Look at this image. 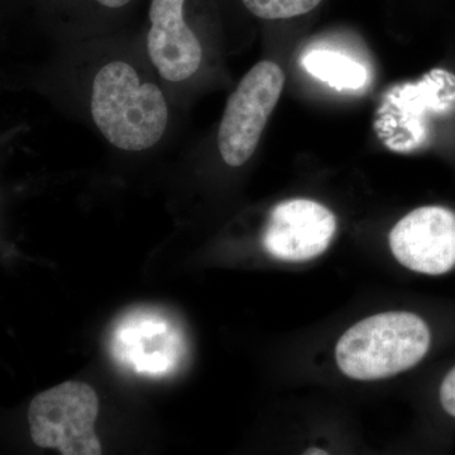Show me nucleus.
Instances as JSON below:
<instances>
[{
	"mask_svg": "<svg viewBox=\"0 0 455 455\" xmlns=\"http://www.w3.org/2000/svg\"><path fill=\"white\" fill-rule=\"evenodd\" d=\"M90 112L104 139L125 152L152 148L169 124L163 90L125 61L108 62L95 75Z\"/></svg>",
	"mask_w": 455,
	"mask_h": 455,
	"instance_id": "1",
	"label": "nucleus"
},
{
	"mask_svg": "<svg viewBox=\"0 0 455 455\" xmlns=\"http://www.w3.org/2000/svg\"><path fill=\"white\" fill-rule=\"evenodd\" d=\"M429 347L430 331L421 317L390 311L349 328L338 340L335 359L349 379L374 381L416 366Z\"/></svg>",
	"mask_w": 455,
	"mask_h": 455,
	"instance_id": "2",
	"label": "nucleus"
},
{
	"mask_svg": "<svg viewBox=\"0 0 455 455\" xmlns=\"http://www.w3.org/2000/svg\"><path fill=\"white\" fill-rule=\"evenodd\" d=\"M98 414L94 388L83 382L61 383L33 398L28 409L32 440L62 455H100L94 430Z\"/></svg>",
	"mask_w": 455,
	"mask_h": 455,
	"instance_id": "3",
	"label": "nucleus"
},
{
	"mask_svg": "<svg viewBox=\"0 0 455 455\" xmlns=\"http://www.w3.org/2000/svg\"><path fill=\"white\" fill-rule=\"evenodd\" d=\"M283 68L274 61L253 66L233 94L218 131V148L224 163L239 167L250 161L284 86Z\"/></svg>",
	"mask_w": 455,
	"mask_h": 455,
	"instance_id": "4",
	"label": "nucleus"
},
{
	"mask_svg": "<svg viewBox=\"0 0 455 455\" xmlns=\"http://www.w3.org/2000/svg\"><path fill=\"white\" fill-rule=\"evenodd\" d=\"M206 0H151L147 49L164 82L182 83L197 73L203 47L194 17Z\"/></svg>",
	"mask_w": 455,
	"mask_h": 455,
	"instance_id": "5",
	"label": "nucleus"
},
{
	"mask_svg": "<svg viewBox=\"0 0 455 455\" xmlns=\"http://www.w3.org/2000/svg\"><path fill=\"white\" fill-rule=\"evenodd\" d=\"M398 262L419 274L439 276L455 267V214L443 206L415 209L390 233Z\"/></svg>",
	"mask_w": 455,
	"mask_h": 455,
	"instance_id": "6",
	"label": "nucleus"
},
{
	"mask_svg": "<svg viewBox=\"0 0 455 455\" xmlns=\"http://www.w3.org/2000/svg\"><path fill=\"white\" fill-rule=\"evenodd\" d=\"M337 230L333 212L307 199L287 200L275 206L263 233V245L275 259L302 262L328 250Z\"/></svg>",
	"mask_w": 455,
	"mask_h": 455,
	"instance_id": "7",
	"label": "nucleus"
},
{
	"mask_svg": "<svg viewBox=\"0 0 455 455\" xmlns=\"http://www.w3.org/2000/svg\"><path fill=\"white\" fill-rule=\"evenodd\" d=\"M307 73L335 89L362 88L367 83L366 68L349 57L329 51H313L302 59Z\"/></svg>",
	"mask_w": 455,
	"mask_h": 455,
	"instance_id": "8",
	"label": "nucleus"
},
{
	"mask_svg": "<svg viewBox=\"0 0 455 455\" xmlns=\"http://www.w3.org/2000/svg\"><path fill=\"white\" fill-rule=\"evenodd\" d=\"M247 13L260 20L280 22L304 17L324 0H238Z\"/></svg>",
	"mask_w": 455,
	"mask_h": 455,
	"instance_id": "9",
	"label": "nucleus"
},
{
	"mask_svg": "<svg viewBox=\"0 0 455 455\" xmlns=\"http://www.w3.org/2000/svg\"><path fill=\"white\" fill-rule=\"evenodd\" d=\"M53 8H90L106 13H118L134 4L136 0H41Z\"/></svg>",
	"mask_w": 455,
	"mask_h": 455,
	"instance_id": "10",
	"label": "nucleus"
},
{
	"mask_svg": "<svg viewBox=\"0 0 455 455\" xmlns=\"http://www.w3.org/2000/svg\"><path fill=\"white\" fill-rule=\"evenodd\" d=\"M440 403L445 412L455 418V367L445 376L440 386Z\"/></svg>",
	"mask_w": 455,
	"mask_h": 455,
	"instance_id": "11",
	"label": "nucleus"
},
{
	"mask_svg": "<svg viewBox=\"0 0 455 455\" xmlns=\"http://www.w3.org/2000/svg\"><path fill=\"white\" fill-rule=\"evenodd\" d=\"M304 454H328V451H322V449H309V451H305Z\"/></svg>",
	"mask_w": 455,
	"mask_h": 455,
	"instance_id": "12",
	"label": "nucleus"
}]
</instances>
